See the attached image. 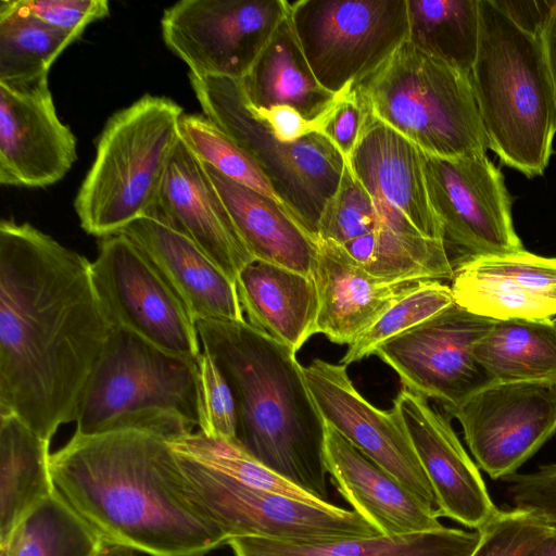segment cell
<instances>
[{"label":"cell","instance_id":"6da1fadb","mask_svg":"<svg viewBox=\"0 0 556 556\" xmlns=\"http://www.w3.org/2000/svg\"><path fill=\"white\" fill-rule=\"evenodd\" d=\"M115 326L91 262L28 223H0V415L51 441L76 421Z\"/></svg>","mask_w":556,"mask_h":556},{"label":"cell","instance_id":"7a4b0ae2","mask_svg":"<svg viewBox=\"0 0 556 556\" xmlns=\"http://www.w3.org/2000/svg\"><path fill=\"white\" fill-rule=\"evenodd\" d=\"M50 468L55 491L105 544L149 556H204L228 542L189 497L162 437L74 433L51 454Z\"/></svg>","mask_w":556,"mask_h":556},{"label":"cell","instance_id":"3957f363","mask_svg":"<svg viewBox=\"0 0 556 556\" xmlns=\"http://www.w3.org/2000/svg\"><path fill=\"white\" fill-rule=\"evenodd\" d=\"M202 351L229 383L237 442L256 460L323 502L326 422L295 352L247 320H195Z\"/></svg>","mask_w":556,"mask_h":556},{"label":"cell","instance_id":"277c9868","mask_svg":"<svg viewBox=\"0 0 556 556\" xmlns=\"http://www.w3.org/2000/svg\"><path fill=\"white\" fill-rule=\"evenodd\" d=\"M489 149L528 178L543 175L556 134V101L539 35L480 0V31L468 74Z\"/></svg>","mask_w":556,"mask_h":556},{"label":"cell","instance_id":"5b68a950","mask_svg":"<svg viewBox=\"0 0 556 556\" xmlns=\"http://www.w3.org/2000/svg\"><path fill=\"white\" fill-rule=\"evenodd\" d=\"M197 361L115 327L84 393L75 433L138 430L172 441L199 430Z\"/></svg>","mask_w":556,"mask_h":556},{"label":"cell","instance_id":"8992f818","mask_svg":"<svg viewBox=\"0 0 556 556\" xmlns=\"http://www.w3.org/2000/svg\"><path fill=\"white\" fill-rule=\"evenodd\" d=\"M182 114L172 99L147 93L111 115L74 200L87 233L116 235L148 213L180 139Z\"/></svg>","mask_w":556,"mask_h":556},{"label":"cell","instance_id":"52a82bcc","mask_svg":"<svg viewBox=\"0 0 556 556\" xmlns=\"http://www.w3.org/2000/svg\"><path fill=\"white\" fill-rule=\"evenodd\" d=\"M355 89L375 118L427 154H486L489 144L468 74L409 41Z\"/></svg>","mask_w":556,"mask_h":556},{"label":"cell","instance_id":"ba28073f","mask_svg":"<svg viewBox=\"0 0 556 556\" xmlns=\"http://www.w3.org/2000/svg\"><path fill=\"white\" fill-rule=\"evenodd\" d=\"M189 79L204 115L255 161L289 214L317 240L346 163L340 151L318 131L294 142L278 140L252 112L238 79Z\"/></svg>","mask_w":556,"mask_h":556},{"label":"cell","instance_id":"9c48e42d","mask_svg":"<svg viewBox=\"0 0 556 556\" xmlns=\"http://www.w3.org/2000/svg\"><path fill=\"white\" fill-rule=\"evenodd\" d=\"M288 17L317 81L354 90L408 40L407 0L288 1Z\"/></svg>","mask_w":556,"mask_h":556},{"label":"cell","instance_id":"30bf717a","mask_svg":"<svg viewBox=\"0 0 556 556\" xmlns=\"http://www.w3.org/2000/svg\"><path fill=\"white\" fill-rule=\"evenodd\" d=\"M175 455L189 497L223 531L228 541L252 536L320 542L381 535L353 509L334 504L316 506L254 489L190 457L177 453Z\"/></svg>","mask_w":556,"mask_h":556},{"label":"cell","instance_id":"8fae6325","mask_svg":"<svg viewBox=\"0 0 556 556\" xmlns=\"http://www.w3.org/2000/svg\"><path fill=\"white\" fill-rule=\"evenodd\" d=\"M287 16V0H182L164 10L161 29L189 74L240 80Z\"/></svg>","mask_w":556,"mask_h":556},{"label":"cell","instance_id":"7c38bea8","mask_svg":"<svg viewBox=\"0 0 556 556\" xmlns=\"http://www.w3.org/2000/svg\"><path fill=\"white\" fill-rule=\"evenodd\" d=\"M91 276L115 327L169 353L199 358L202 348L195 319L127 237L116 233L101 238Z\"/></svg>","mask_w":556,"mask_h":556},{"label":"cell","instance_id":"4fadbf2b","mask_svg":"<svg viewBox=\"0 0 556 556\" xmlns=\"http://www.w3.org/2000/svg\"><path fill=\"white\" fill-rule=\"evenodd\" d=\"M424 156L431 205L450 257L456 253L457 263L523 250L504 177L486 154Z\"/></svg>","mask_w":556,"mask_h":556},{"label":"cell","instance_id":"5bb4252c","mask_svg":"<svg viewBox=\"0 0 556 556\" xmlns=\"http://www.w3.org/2000/svg\"><path fill=\"white\" fill-rule=\"evenodd\" d=\"M495 321L454 302L386 341L374 355L396 371L405 389L435 401L447 414L494 381L475 348Z\"/></svg>","mask_w":556,"mask_h":556},{"label":"cell","instance_id":"9a60e30c","mask_svg":"<svg viewBox=\"0 0 556 556\" xmlns=\"http://www.w3.org/2000/svg\"><path fill=\"white\" fill-rule=\"evenodd\" d=\"M446 415L459 421L477 466L503 479L556 432V383L492 381Z\"/></svg>","mask_w":556,"mask_h":556},{"label":"cell","instance_id":"2e32d148","mask_svg":"<svg viewBox=\"0 0 556 556\" xmlns=\"http://www.w3.org/2000/svg\"><path fill=\"white\" fill-rule=\"evenodd\" d=\"M303 376L325 422L437 510L434 492L397 412L364 399L343 364L315 358L303 366Z\"/></svg>","mask_w":556,"mask_h":556},{"label":"cell","instance_id":"e0dca14e","mask_svg":"<svg viewBox=\"0 0 556 556\" xmlns=\"http://www.w3.org/2000/svg\"><path fill=\"white\" fill-rule=\"evenodd\" d=\"M76 160V137L58 116L48 75L0 83V184L49 187Z\"/></svg>","mask_w":556,"mask_h":556},{"label":"cell","instance_id":"ac0fdd59","mask_svg":"<svg viewBox=\"0 0 556 556\" xmlns=\"http://www.w3.org/2000/svg\"><path fill=\"white\" fill-rule=\"evenodd\" d=\"M393 408L430 481L438 515L472 530L489 523L500 509L447 417L437 412L428 399L405 388L395 397Z\"/></svg>","mask_w":556,"mask_h":556},{"label":"cell","instance_id":"d6986e66","mask_svg":"<svg viewBox=\"0 0 556 556\" xmlns=\"http://www.w3.org/2000/svg\"><path fill=\"white\" fill-rule=\"evenodd\" d=\"M144 216L181 232L235 283L255 258L208 176L204 164L179 139L157 199Z\"/></svg>","mask_w":556,"mask_h":556},{"label":"cell","instance_id":"ffe728a7","mask_svg":"<svg viewBox=\"0 0 556 556\" xmlns=\"http://www.w3.org/2000/svg\"><path fill=\"white\" fill-rule=\"evenodd\" d=\"M454 302L494 320L556 318V257L526 250L469 257L454 265Z\"/></svg>","mask_w":556,"mask_h":556},{"label":"cell","instance_id":"44dd1931","mask_svg":"<svg viewBox=\"0 0 556 556\" xmlns=\"http://www.w3.org/2000/svg\"><path fill=\"white\" fill-rule=\"evenodd\" d=\"M346 163L378 205L401 212L422 236L443 241L417 146L368 112Z\"/></svg>","mask_w":556,"mask_h":556},{"label":"cell","instance_id":"7402d4cb","mask_svg":"<svg viewBox=\"0 0 556 556\" xmlns=\"http://www.w3.org/2000/svg\"><path fill=\"white\" fill-rule=\"evenodd\" d=\"M324 457L337 491L381 535L414 534L444 527L435 509L425 505L327 424Z\"/></svg>","mask_w":556,"mask_h":556},{"label":"cell","instance_id":"603a6c76","mask_svg":"<svg viewBox=\"0 0 556 556\" xmlns=\"http://www.w3.org/2000/svg\"><path fill=\"white\" fill-rule=\"evenodd\" d=\"M312 277L318 294L315 334L323 333L333 343L348 345L427 281L376 277L342 245L326 240H317Z\"/></svg>","mask_w":556,"mask_h":556},{"label":"cell","instance_id":"cb8c5ba5","mask_svg":"<svg viewBox=\"0 0 556 556\" xmlns=\"http://www.w3.org/2000/svg\"><path fill=\"white\" fill-rule=\"evenodd\" d=\"M118 233L142 252L195 320H247L236 283L185 235L149 216Z\"/></svg>","mask_w":556,"mask_h":556},{"label":"cell","instance_id":"d4e9b609","mask_svg":"<svg viewBox=\"0 0 556 556\" xmlns=\"http://www.w3.org/2000/svg\"><path fill=\"white\" fill-rule=\"evenodd\" d=\"M236 288L247 321L295 353L315 334L318 294L312 276L254 260L239 273Z\"/></svg>","mask_w":556,"mask_h":556},{"label":"cell","instance_id":"484cf974","mask_svg":"<svg viewBox=\"0 0 556 556\" xmlns=\"http://www.w3.org/2000/svg\"><path fill=\"white\" fill-rule=\"evenodd\" d=\"M204 166L254 258L312 276L317 240L269 198Z\"/></svg>","mask_w":556,"mask_h":556},{"label":"cell","instance_id":"4316f807","mask_svg":"<svg viewBox=\"0 0 556 556\" xmlns=\"http://www.w3.org/2000/svg\"><path fill=\"white\" fill-rule=\"evenodd\" d=\"M239 81L252 109L287 105L306 119L317 122L319 127L341 96L332 94L317 81L288 16Z\"/></svg>","mask_w":556,"mask_h":556},{"label":"cell","instance_id":"83f0119b","mask_svg":"<svg viewBox=\"0 0 556 556\" xmlns=\"http://www.w3.org/2000/svg\"><path fill=\"white\" fill-rule=\"evenodd\" d=\"M478 530L446 528L405 535L291 542L262 538L228 541L235 556H471Z\"/></svg>","mask_w":556,"mask_h":556},{"label":"cell","instance_id":"f1b7e54d","mask_svg":"<svg viewBox=\"0 0 556 556\" xmlns=\"http://www.w3.org/2000/svg\"><path fill=\"white\" fill-rule=\"evenodd\" d=\"M50 441L14 415H0V545L55 492Z\"/></svg>","mask_w":556,"mask_h":556},{"label":"cell","instance_id":"f546056e","mask_svg":"<svg viewBox=\"0 0 556 556\" xmlns=\"http://www.w3.org/2000/svg\"><path fill=\"white\" fill-rule=\"evenodd\" d=\"M475 355L494 381L556 383L554 319L496 320Z\"/></svg>","mask_w":556,"mask_h":556},{"label":"cell","instance_id":"4dcf8cb0","mask_svg":"<svg viewBox=\"0 0 556 556\" xmlns=\"http://www.w3.org/2000/svg\"><path fill=\"white\" fill-rule=\"evenodd\" d=\"M369 274L388 280H451L454 265L441 240L408 236L388 226L342 244Z\"/></svg>","mask_w":556,"mask_h":556},{"label":"cell","instance_id":"1f68e13d","mask_svg":"<svg viewBox=\"0 0 556 556\" xmlns=\"http://www.w3.org/2000/svg\"><path fill=\"white\" fill-rule=\"evenodd\" d=\"M408 40L469 74L478 50L480 0H407Z\"/></svg>","mask_w":556,"mask_h":556},{"label":"cell","instance_id":"d6a6232c","mask_svg":"<svg viewBox=\"0 0 556 556\" xmlns=\"http://www.w3.org/2000/svg\"><path fill=\"white\" fill-rule=\"evenodd\" d=\"M80 36L42 22L22 0H1L0 83L48 75L55 59Z\"/></svg>","mask_w":556,"mask_h":556},{"label":"cell","instance_id":"836d02e7","mask_svg":"<svg viewBox=\"0 0 556 556\" xmlns=\"http://www.w3.org/2000/svg\"><path fill=\"white\" fill-rule=\"evenodd\" d=\"M104 545L55 491L0 545V556H100Z\"/></svg>","mask_w":556,"mask_h":556},{"label":"cell","instance_id":"e575fe53","mask_svg":"<svg viewBox=\"0 0 556 556\" xmlns=\"http://www.w3.org/2000/svg\"><path fill=\"white\" fill-rule=\"evenodd\" d=\"M173 451L244 485L316 506H331L270 470L247 453L237 441L215 438L197 430L168 441Z\"/></svg>","mask_w":556,"mask_h":556},{"label":"cell","instance_id":"d590c367","mask_svg":"<svg viewBox=\"0 0 556 556\" xmlns=\"http://www.w3.org/2000/svg\"><path fill=\"white\" fill-rule=\"evenodd\" d=\"M179 137L201 162L286 210L255 161L204 114H182Z\"/></svg>","mask_w":556,"mask_h":556},{"label":"cell","instance_id":"8d00e7d4","mask_svg":"<svg viewBox=\"0 0 556 556\" xmlns=\"http://www.w3.org/2000/svg\"><path fill=\"white\" fill-rule=\"evenodd\" d=\"M454 303L452 289L441 280H427L392 305L346 350L341 364L348 366L367 356L386 341L412 329Z\"/></svg>","mask_w":556,"mask_h":556},{"label":"cell","instance_id":"74e56055","mask_svg":"<svg viewBox=\"0 0 556 556\" xmlns=\"http://www.w3.org/2000/svg\"><path fill=\"white\" fill-rule=\"evenodd\" d=\"M382 226L388 225L375 200L345 163L339 187L323 211L317 240L342 245Z\"/></svg>","mask_w":556,"mask_h":556},{"label":"cell","instance_id":"f35d334b","mask_svg":"<svg viewBox=\"0 0 556 556\" xmlns=\"http://www.w3.org/2000/svg\"><path fill=\"white\" fill-rule=\"evenodd\" d=\"M480 542L471 556H525L551 527L522 511L501 510L478 530Z\"/></svg>","mask_w":556,"mask_h":556},{"label":"cell","instance_id":"ab89813d","mask_svg":"<svg viewBox=\"0 0 556 556\" xmlns=\"http://www.w3.org/2000/svg\"><path fill=\"white\" fill-rule=\"evenodd\" d=\"M202 422L206 435L237 441V405L232 390L213 358L202 351L198 361Z\"/></svg>","mask_w":556,"mask_h":556},{"label":"cell","instance_id":"60d3db41","mask_svg":"<svg viewBox=\"0 0 556 556\" xmlns=\"http://www.w3.org/2000/svg\"><path fill=\"white\" fill-rule=\"evenodd\" d=\"M511 509L545 523H556V464L541 466L530 473L503 478Z\"/></svg>","mask_w":556,"mask_h":556},{"label":"cell","instance_id":"b9f144b4","mask_svg":"<svg viewBox=\"0 0 556 556\" xmlns=\"http://www.w3.org/2000/svg\"><path fill=\"white\" fill-rule=\"evenodd\" d=\"M22 3L42 22L78 34H83L90 23L110 13L106 0H22Z\"/></svg>","mask_w":556,"mask_h":556},{"label":"cell","instance_id":"7bdbcfd3","mask_svg":"<svg viewBox=\"0 0 556 556\" xmlns=\"http://www.w3.org/2000/svg\"><path fill=\"white\" fill-rule=\"evenodd\" d=\"M368 110L356 89L341 94L320 123L321 132L343 155L350 159L361 136Z\"/></svg>","mask_w":556,"mask_h":556},{"label":"cell","instance_id":"ee69618b","mask_svg":"<svg viewBox=\"0 0 556 556\" xmlns=\"http://www.w3.org/2000/svg\"><path fill=\"white\" fill-rule=\"evenodd\" d=\"M251 110L280 141L294 142L313 132H319L317 122L306 119L293 108L277 105L265 110Z\"/></svg>","mask_w":556,"mask_h":556},{"label":"cell","instance_id":"f6af8a7d","mask_svg":"<svg viewBox=\"0 0 556 556\" xmlns=\"http://www.w3.org/2000/svg\"><path fill=\"white\" fill-rule=\"evenodd\" d=\"M494 4L522 29L539 35L553 1L493 0Z\"/></svg>","mask_w":556,"mask_h":556},{"label":"cell","instance_id":"bcb514c9","mask_svg":"<svg viewBox=\"0 0 556 556\" xmlns=\"http://www.w3.org/2000/svg\"><path fill=\"white\" fill-rule=\"evenodd\" d=\"M556 101V0L548 12L540 33Z\"/></svg>","mask_w":556,"mask_h":556},{"label":"cell","instance_id":"7dc6e473","mask_svg":"<svg viewBox=\"0 0 556 556\" xmlns=\"http://www.w3.org/2000/svg\"><path fill=\"white\" fill-rule=\"evenodd\" d=\"M551 531L525 556H556V523H548Z\"/></svg>","mask_w":556,"mask_h":556},{"label":"cell","instance_id":"c3c4849f","mask_svg":"<svg viewBox=\"0 0 556 556\" xmlns=\"http://www.w3.org/2000/svg\"><path fill=\"white\" fill-rule=\"evenodd\" d=\"M100 556H136L135 551L118 546L105 544Z\"/></svg>","mask_w":556,"mask_h":556},{"label":"cell","instance_id":"681fc988","mask_svg":"<svg viewBox=\"0 0 556 556\" xmlns=\"http://www.w3.org/2000/svg\"><path fill=\"white\" fill-rule=\"evenodd\" d=\"M555 324H556V318L554 319Z\"/></svg>","mask_w":556,"mask_h":556}]
</instances>
